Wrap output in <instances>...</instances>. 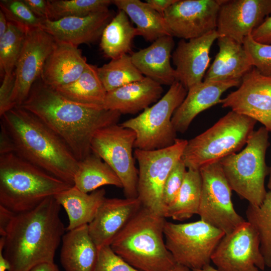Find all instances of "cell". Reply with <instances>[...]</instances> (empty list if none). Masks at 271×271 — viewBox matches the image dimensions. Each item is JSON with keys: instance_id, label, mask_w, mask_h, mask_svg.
I'll return each instance as SVG.
<instances>
[{"instance_id": "obj_24", "label": "cell", "mask_w": 271, "mask_h": 271, "mask_svg": "<svg viewBox=\"0 0 271 271\" xmlns=\"http://www.w3.org/2000/svg\"><path fill=\"white\" fill-rule=\"evenodd\" d=\"M174 45L173 36L162 37L149 47L132 53L131 61L145 77L161 85L171 86L176 81L175 70L171 64Z\"/></svg>"}, {"instance_id": "obj_21", "label": "cell", "mask_w": 271, "mask_h": 271, "mask_svg": "<svg viewBox=\"0 0 271 271\" xmlns=\"http://www.w3.org/2000/svg\"><path fill=\"white\" fill-rule=\"evenodd\" d=\"M241 80L203 81L191 87L181 104L174 113L172 122L176 131L185 132L200 112L220 103L221 96L227 89L238 87Z\"/></svg>"}, {"instance_id": "obj_36", "label": "cell", "mask_w": 271, "mask_h": 271, "mask_svg": "<svg viewBox=\"0 0 271 271\" xmlns=\"http://www.w3.org/2000/svg\"><path fill=\"white\" fill-rule=\"evenodd\" d=\"M27 34L21 28L8 22L7 32L0 38L1 76L14 72Z\"/></svg>"}, {"instance_id": "obj_3", "label": "cell", "mask_w": 271, "mask_h": 271, "mask_svg": "<svg viewBox=\"0 0 271 271\" xmlns=\"http://www.w3.org/2000/svg\"><path fill=\"white\" fill-rule=\"evenodd\" d=\"M16 154L53 176L74 186L79 161L69 148L35 115L16 106L1 116Z\"/></svg>"}, {"instance_id": "obj_50", "label": "cell", "mask_w": 271, "mask_h": 271, "mask_svg": "<svg viewBox=\"0 0 271 271\" xmlns=\"http://www.w3.org/2000/svg\"><path fill=\"white\" fill-rule=\"evenodd\" d=\"M192 271H220L217 268H215L209 264H207L200 269H193Z\"/></svg>"}, {"instance_id": "obj_32", "label": "cell", "mask_w": 271, "mask_h": 271, "mask_svg": "<svg viewBox=\"0 0 271 271\" xmlns=\"http://www.w3.org/2000/svg\"><path fill=\"white\" fill-rule=\"evenodd\" d=\"M202 185L200 171L188 169L178 196L166 210L164 217L184 220L198 214Z\"/></svg>"}, {"instance_id": "obj_4", "label": "cell", "mask_w": 271, "mask_h": 271, "mask_svg": "<svg viewBox=\"0 0 271 271\" xmlns=\"http://www.w3.org/2000/svg\"><path fill=\"white\" fill-rule=\"evenodd\" d=\"M163 216L141 207L114 237V252L141 271H170L176 264L163 236Z\"/></svg>"}, {"instance_id": "obj_15", "label": "cell", "mask_w": 271, "mask_h": 271, "mask_svg": "<svg viewBox=\"0 0 271 271\" xmlns=\"http://www.w3.org/2000/svg\"><path fill=\"white\" fill-rule=\"evenodd\" d=\"M223 108L258 121L271 132V77L255 67L241 79L238 88L220 99Z\"/></svg>"}, {"instance_id": "obj_46", "label": "cell", "mask_w": 271, "mask_h": 271, "mask_svg": "<svg viewBox=\"0 0 271 271\" xmlns=\"http://www.w3.org/2000/svg\"><path fill=\"white\" fill-rule=\"evenodd\" d=\"M177 0H147L146 3L155 11L163 16L165 12Z\"/></svg>"}, {"instance_id": "obj_51", "label": "cell", "mask_w": 271, "mask_h": 271, "mask_svg": "<svg viewBox=\"0 0 271 271\" xmlns=\"http://www.w3.org/2000/svg\"><path fill=\"white\" fill-rule=\"evenodd\" d=\"M267 188L271 190V166L269 169V179L267 184Z\"/></svg>"}, {"instance_id": "obj_43", "label": "cell", "mask_w": 271, "mask_h": 271, "mask_svg": "<svg viewBox=\"0 0 271 271\" xmlns=\"http://www.w3.org/2000/svg\"><path fill=\"white\" fill-rule=\"evenodd\" d=\"M31 12L42 20L48 19L47 0H23Z\"/></svg>"}, {"instance_id": "obj_19", "label": "cell", "mask_w": 271, "mask_h": 271, "mask_svg": "<svg viewBox=\"0 0 271 271\" xmlns=\"http://www.w3.org/2000/svg\"><path fill=\"white\" fill-rule=\"evenodd\" d=\"M110 10L83 17H67L59 20H42L40 28L57 42L78 47L101 38L106 25L113 18Z\"/></svg>"}, {"instance_id": "obj_34", "label": "cell", "mask_w": 271, "mask_h": 271, "mask_svg": "<svg viewBox=\"0 0 271 271\" xmlns=\"http://www.w3.org/2000/svg\"><path fill=\"white\" fill-rule=\"evenodd\" d=\"M247 221L257 231L260 250L265 266L271 268V190L267 192L259 206L248 204L246 210Z\"/></svg>"}, {"instance_id": "obj_39", "label": "cell", "mask_w": 271, "mask_h": 271, "mask_svg": "<svg viewBox=\"0 0 271 271\" xmlns=\"http://www.w3.org/2000/svg\"><path fill=\"white\" fill-rule=\"evenodd\" d=\"M186 167L181 159L170 171L164 184L162 203L164 214L166 210L175 201L187 172Z\"/></svg>"}, {"instance_id": "obj_12", "label": "cell", "mask_w": 271, "mask_h": 271, "mask_svg": "<svg viewBox=\"0 0 271 271\" xmlns=\"http://www.w3.org/2000/svg\"><path fill=\"white\" fill-rule=\"evenodd\" d=\"M202 191L198 214L200 219L222 230L225 234L246 220L235 210L231 200V189L220 162L199 169Z\"/></svg>"}, {"instance_id": "obj_18", "label": "cell", "mask_w": 271, "mask_h": 271, "mask_svg": "<svg viewBox=\"0 0 271 271\" xmlns=\"http://www.w3.org/2000/svg\"><path fill=\"white\" fill-rule=\"evenodd\" d=\"M219 35L216 30L202 36L181 39L172 54L176 80L187 90L203 81L209 67L211 47Z\"/></svg>"}, {"instance_id": "obj_6", "label": "cell", "mask_w": 271, "mask_h": 271, "mask_svg": "<svg viewBox=\"0 0 271 271\" xmlns=\"http://www.w3.org/2000/svg\"><path fill=\"white\" fill-rule=\"evenodd\" d=\"M256 121L230 111L211 127L187 141L181 159L188 169L220 162L246 145Z\"/></svg>"}, {"instance_id": "obj_10", "label": "cell", "mask_w": 271, "mask_h": 271, "mask_svg": "<svg viewBox=\"0 0 271 271\" xmlns=\"http://www.w3.org/2000/svg\"><path fill=\"white\" fill-rule=\"evenodd\" d=\"M187 141L177 139L173 145L166 148L135 149L134 157L139 165L138 198L142 207L164 217V184L173 167L181 159Z\"/></svg>"}, {"instance_id": "obj_49", "label": "cell", "mask_w": 271, "mask_h": 271, "mask_svg": "<svg viewBox=\"0 0 271 271\" xmlns=\"http://www.w3.org/2000/svg\"><path fill=\"white\" fill-rule=\"evenodd\" d=\"M170 271H191L189 267L176 263L175 266Z\"/></svg>"}, {"instance_id": "obj_27", "label": "cell", "mask_w": 271, "mask_h": 271, "mask_svg": "<svg viewBox=\"0 0 271 271\" xmlns=\"http://www.w3.org/2000/svg\"><path fill=\"white\" fill-rule=\"evenodd\" d=\"M105 195L104 189H97L88 194L73 186L54 196L68 215L69 223L66 230L68 231L90 223L105 199Z\"/></svg>"}, {"instance_id": "obj_23", "label": "cell", "mask_w": 271, "mask_h": 271, "mask_svg": "<svg viewBox=\"0 0 271 271\" xmlns=\"http://www.w3.org/2000/svg\"><path fill=\"white\" fill-rule=\"evenodd\" d=\"M162 85L149 77L107 92L103 107L121 114H136L160 98Z\"/></svg>"}, {"instance_id": "obj_45", "label": "cell", "mask_w": 271, "mask_h": 271, "mask_svg": "<svg viewBox=\"0 0 271 271\" xmlns=\"http://www.w3.org/2000/svg\"><path fill=\"white\" fill-rule=\"evenodd\" d=\"M15 213L0 205V234L5 236L6 231Z\"/></svg>"}, {"instance_id": "obj_9", "label": "cell", "mask_w": 271, "mask_h": 271, "mask_svg": "<svg viewBox=\"0 0 271 271\" xmlns=\"http://www.w3.org/2000/svg\"><path fill=\"white\" fill-rule=\"evenodd\" d=\"M164 234L167 248L176 263L193 269L210 264L213 253L225 234L200 219L179 224L166 221Z\"/></svg>"}, {"instance_id": "obj_29", "label": "cell", "mask_w": 271, "mask_h": 271, "mask_svg": "<svg viewBox=\"0 0 271 271\" xmlns=\"http://www.w3.org/2000/svg\"><path fill=\"white\" fill-rule=\"evenodd\" d=\"M97 68L88 63L83 72L75 81L53 89L74 102L102 106L107 92L99 77Z\"/></svg>"}, {"instance_id": "obj_26", "label": "cell", "mask_w": 271, "mask_h": 271, "mask_svg": "<svg viewBox=\"0 0 271 271\" xmlns=\"http://www.w3.org/2000/svg\"><path fill=\"white\" fill-rule=\"evenodd\" d=\"M62 241L60 259L66 271H94L98 249L88 224L68 231Z\"/></svg>"}, {"instance_id": "obj_17", "label": "cell", "mask_w": 271, "mask_h": 271, "mask_svg": "<svg viewBox=\"0 0 271 271\" xmlns=\"http://www.w3.org/2000/svg\"><path fill=\"white\" fill-rule=\"evenodd\" d=\"M271 14V0H223L217 18L216 31L243 44Z\"/></svg>"}, {"instance_id": "obj_2", "label": "cell", "mask_w": 271, "mask_h": 271, "mask_svg": "<svg viewBox=\"0 0 271 271\" xmlns=\"http://www.w3.org/2000/svg\"><path fill=\"white\" fill-rule=\"evenodd\" d=\"M60 207L50 197L31 210L15 213L4 237L8 271H29L40 263L54 262L66 230Z\"/></svg>"}, {"instance_id": "obj_40", "label": "cell", "mask_w": 271, "mask_h": 271, "mask_svg": "<svg viewBox=\"0 0 271 271\" xmlns=\"http://www.w3.org/2000/svg\"><path fill=\"white\" fill-rule=\"evenodd\" d=\"M94 271H141L132 266L115 253L110 246L105 245L98 249Z\"/></svg>"}, {"instance_id": "obj_38", "label": "cell", "mask_w": 271, "mask_h": 271, "mask_svg": "<svg viewBox=\"0 0 271 271\" xmlns=\"http://www.w3.org/2000/svg\"><path fill=\"white\" fill-rule=\"evenodd\" d=\"M243 45L253 66L262 75L271 77V44L257 43L250 34L244 38Z\"/></svg>"}, {"instance_id": "obj_41", "label": "cell", "mask_w": 271, "mask_h": 271, "mask_svg": "<svg viewBox=\"0 0 271 271\" xmlns=\"http://www.w3.org/2000/svg\"><path fill=\"white\" fill-rule=\"evenodd\" d=\"M15 82L14 72L10 74H5L3 77L0 87V116L14 107L11 99Z\"/></svg>"}, {"instance_id": "obj_20", "label": "cell", "mask_w": 271, "mask_h": 271, "mask_svg": "<svg viewBox=\"0 0 271 271\" xmlns=\"http://www.w3.org/2000/svg\"><path fill=\"white\" fill-rule=\"evenodd\" d=\"M140 199L106 198L89 223V234L98 249L110 244L131 217L140 209Z\"/></svg>"}, {"instance_id": "obj_42", "label": "cell", "mask_w": 271, "mask_h": 271, "mask_svg": "<svg viewBox=\"0 0 271 271\" xmlns=\"http://www.w3.org/2000/svg\"><path fill=\"white\" fill-rule=\"evenodd\" d=\"M251 36L257 43L271 44V16L252 31Z\"/></svg>"}, {"instance_id": "obj_5", "label": "cell", "mask_w": 271, "mask_h": 271, "mask_svg": "<svg viewBox=\"0 0 271 271\" xmlns=\"http://www.w3.org/2000/svg\"><path fill=\"white\" fill-rule=\"evenodd\" d=\"M73 186L14 153L0 155V205L14 213L31 210Z\"/></svg>"}, {"instance_id": "obj_16", "label": "cell", "mask_w": 271, "mask_h": 271, "mask_svg": "<svg viewBox=\"0 0 271 271\" xmlns=\"http://www.w3.org/2000/svg\"><path fill=\"white\" fill-rule=\"evenodd\" d=\"M56 42L40 28L27 33L14 70L15 82L11 99L14 107L24 103L35 82L40 78L45 60Z\"/></svg>"}, {"instance_id": "obj_47", "label": "cell", "mask_w": 271, "mask_h": 271, "mask_svg": "<svg viewBox=\"0 0 271 271\" xmlns=\"http://www.w3.org/2000/svg\"><path fill=\"white\" fill-rule=\"evenodd\" d=\"M29 271H60L54 262H43L40 263Z\"/></svg>"}, {"instance_id": "obj_35", "label": "cell", "mask_w": 271, "mask_h": 271, "mask_svg": "<svg viewBox=\"0 0 271 271\" xmlns=\"http://www.w3.org/2000/svg\"><path fill=\"white\" fill-rule=\"evenodd\" d=\"M111 0H47L48 20L83 17L108 10Z\"/></svg>"}, {"instance_id": "obj_13", "label": "cell", "mask_w": 271, "mask_h": 271, "mask_svg": "<svg viewBox=\"0 0 271 271\" xmlns=\"http://www.w3.org/2000/svg\"><path fill=\"white\" fill-rule=\"evenodd\" d=\"M211 260L220 271H260L266 266L258 233L247 221L224 235Z\"/></svg>"}, {"instance_id": "obj_11", "label": "cell", "mask_w": 271, "mask_h": 271, "mask_svg": "<svg viewBox=\"0 0 271 271\" xmlns=\"http://www.w3.org/2000/svg\"><path fill=\"white\" fill-rule=\"evenodd\" d=\"M136 139L133 130L116 123L97 131L91 142L92 153L116 174L128 198L138 197L139 171L132 154Z\"/></svg>"}, {"instance_id": "obj_14", "label": "cell", "mask_w": 271, "mask_h": 271, "mask_svg": "<svg viewBox=\"0 0 271 271\" xmlns=\"http://www.w3.org/2000/svg\"><path fill=\"white\" fill-rule=\"evenodd\" d=\"M223 0H177L163 17L171 35L190 40L216 30Z\"/></svg>"}, {"instance_id": "obj_28", "label": "cell", "mask_w": 271, "mask_h": 271, "mask_svg": "<svg viewBox=\"0 0 271 271\" xmlns=\"http://www.w3.org/2000/svg\"><path fill=\"white\" fill-rule=\"evenodd\" d=\"M112 4L126 13L136 24L138 36L143 37L147 41L153 42L162 37L172 36L163 16L146 2L140 0H113Z\"/></svg>"}, {"instance_id": "obj_7", "label": "cell", "mask_w": 271, "mask_h": 271, "mask_svg": "<svg viewBox=\"0 0 271 271\" xmlns=\"http://www.w3.org/2000/svg\"><path fill=\"white\" fill-rule=\"evenodd\" d=\"M268 132L264 126L254 130L241 152L220 161L231 190L254 206L261 205L267 193L264 182L269 174L265 163Z\"/></svg>"}, {"instance_id": "obj_52", "label": "cell", "mask_w": 271, "mask_h": 271, "mask_svg": "<svg viewBox=\"0 0 271 271\" xmlns=\"http://www.w3.org/2000/svg\"><path fill=\"white\" fill-rule=\"evenodd\" d=\"M8 269V267L5 265H1L0 266V271H7Z\"/></svg>"}, {"instance_id": "obj_1", "label": "cell", "mask_w": 271, "mask_h": 271, "mask_svg": "<svg viewBox=\"0 0 271 271\" xmlns=\"http://www.w3.org/2000/svg\"><path fill=\"white\" fill-rule=\"evenodd\" d=\"M38 117L69 148L79 162L90 155L91 142L98 130L116 124L121 113L101 106L70 101L40 78L20 106Z\"/></svg>"}, {"instance_id": "obj_31", "label": "cell", "mask_w": 271, "mask_h": 271, "mask_svg": "<svg viewBox=\"0 0 271 271\" xmlns=\"http://www.w3.org/2000/svg\"><path fill=\"white\" fill-rule=\"evenodd\" d=\"M128 18L123 11L119 10L105 27L100 46L106 57L115 59L131 51L132 40L138 33Z\"/></svg>"}, {"instance_id": "obj_33", "label": "cell", "mask_w": 271, "mask_h": 271, "mask_svg": "<svg viewBox=\"0 0 271 271\" xmlns=\"http://www.w3.org/2000/svg\"><path fill=\"white\" fill-rule=\"evenodd\" d=\"M97 72L107 92L145 77L132 63L130 56L127 54L111 59L108 63L98 68Z\"/></svg>"}, {"instance_id": "obj_48", "label": "cell", "mask_w": 271, "mask_h": 271, "mask_svg": "<svg viewBox=\"0 0 271 271\" xmlns=\"http://www.w3.org/2000/svg\"><path fill=\"white\" fill-rule=\"evenodd\" d=\"M8 21L3 12L0 10V38L6 33L8 29Z\"/></svg>"}, {"instance_id": "obj_8", "label": "cell", "mask_w": 271, "mask_h": 271, "mask_svg": "<svg viewBox=\"0 0 271 271\" xmlns=\"http://www.w3.org/2000/svg\"><path fill=\"white\" fill-rule=\"evenodd\" d=\"M187 91L179 82L176 81L155 104L145 109L138 116L120 124L134 132L135 149L155 150L174 144L177 139V132L172 118L186 97Z\"/></svg>"}, {"instance_id": "obj_30", "label": "cell", "mask_w": 271, "mask_h": 271, "mask_svg": "<svg viewBox=\"0 0 271 271\" xmlns=\"http://www.w3.org/2000/svg\"><path fill=\"white\" fill-rule=\"evenodd\" d=\"M112 185L122 188V184L111 168L100 157L91 153L79 162L74 176V186L88 193L101 186Z\"/></svg>"}, {"instance_id": "obj_37", "label": "cell", "mask_w": 271, "mask_h": 271, "mask_svg": "<svg viewBox=\"0 0 271 271\" xmlns=\"http://www.w3.org/2000/svg\"><path fill=\"white\" fill-rule=\"evenodd\" d=\"M0 8L8 22L21 28L27 33L40 28L42 20L31 12L23 0H1Z\"/></svg>"}, {"instance_id": "obj_44", "label": "cell", "mask_w": 271, "mask_h": 271, "mask_svg": "<svg viewBox=\"0 0 271 271\" xmlns=\"http://www.w3.org/2000/svg\"><path fill=\"white\" fill-rule=\"evenodd\" d=\"M0 155L15 152L13 141L5 129L1 124Z\"/></svg>"}, {"instance_id": "obj_22", "label": "cell", "mask_w": 271, "mask_h": 271, "mask_svg": "<svg viewBox=\"0 0 271 271\" xmlns=\"http://www.w3.org/2000/svg\"><path fill=\"white\" fill-rule=\"evenodd\" d=\"M87 64L78 47L56 41L45 60L40 79L52 88L64 86L77 80Z\"/></svg>"}, {"instance_id": "obj_25", "label": "cell", "mask_w": 271, "mask_h": 271, "mask_svg": "<svg viewBox=\"0 0 271 271\" xmlns=\"http://www.w3.org/2000/svg\"><path fill=\"white\" fill-rule=\"evenodd\" d=\"M219 51L204 81L241 80L253 65L242 44L227 37L217 39Z\"/></svg>"}]
</instances>
